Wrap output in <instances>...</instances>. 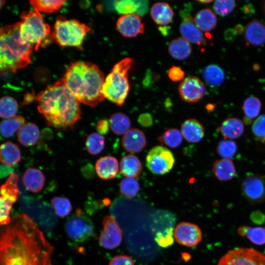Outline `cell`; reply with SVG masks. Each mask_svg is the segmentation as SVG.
<instances>
[{
    "mask_svg": "<svg viewBox=\"0 0 265 265\" xmlns=\"http://www.w3.org/2000/svg\"><path fill=\"white\" fill-rule=\"evenodd\" d=\"M120 191L125 197L131 199L135 197L139 190V184L133 178H124L120 183Z\"/></svg>",
    "mask_w": 265,
    "mask_h": 265,
    "instance_id": "b9f144b4",
    "label": "cell"
},
{
    "mask_svg": "<svg viewBox=\"0 0 265 265\" xmlns=\"http://www.w3.org/2000/svg\"><path fill=\"white\" fill-rule=\"evenodd\" d=\"M158 140L162 145L175 148L182 143L183 137L181 132L178 129L169 128L158 137Z\"/></svg>",
    "mask_w": 265,
    "mask_h": 265,
    "instance_id": "d590c367",
    "label": "cell"
},
{
    "mask_svg": "<svg viewBox=\"0 0 265 265\" xmlns=\"http://www.w3.org/2000/svg\"><path fill=\"white\" fill-rule=\"evenodd\" d=\"M175 159L172 152L165 147L157 146L149 151L146 158L148 169L153 174L163 175L172 168Z\"/></svg>",
    "mask_w": 265,
    "mask_h": 265,
    "instance_id": "9c48e42d",
    "label": "cell"
},
{
    "mask_svg": "<svg viewBox=\"0 0 265 265\" xmlns=\"http://www.w3.org/2000/svg\"><path fill=\"white\" fill-rule=\"evenodd\" d=\"M91 28L74 19L58 16L52 32V39L62 47H80Z\"/></svg>",
    "mask_w": 265,
    "mask_h": 265,
    "instance_id": "52a82bcc",
    "label": "cell"
},
{
    "mask_svg": "<svg viewBox=\"0 0 265 265\" xmlns=\"http://www.w3.org/2000/svg\"><path fill=\"white\" fill-rule=\"evenodd\" d=\"M45 178L43 172L36 168L27 169L23 176V183L25 188L33 193L41 191L45 185Z\"/></svg>",
    "mask_w": 265,
    "mask_h": 265,
    "instance_id": "44dd1931",
    "label": "cell"
},
{
    "mask_svg": "<svg viewBox=\"0 0 265 265\" xmlns=\"http://www.w3.org/2000/svg\"><path fill=\"white\" fill-rule=\"evenodd\" d=\"M168 51L173 58L183 60L190 55L192 48L190 44L183 38H177L170 42Z\"/></svg>",
    "mask_w": 265,
    "mask_h": 265,
    "instance_id": "83f0119b",
    "label": "cell"
},
{
    "mask_svg": "<svg viewBox=\"0 0 265 265\" xmlns=\"http://www.w3.org/2000/svg\"><path fill=\"white\" fill-rule=\"evenodd\" d=\"M218 129L225 138L235 139L240 137L243 134L244 125L238 118H228L221 123Z\"/></svg>",
    "mask_w": 265,
    "mask_h": 265,
    "instance_id": "cb8c5ba5",
    "label": "cell"
},
{
    "mask_svg": "<svg viewBox=\"0 0 265 265\" xmlns=\"http://www.w3.org/2000/svg\"><path fill=\"white\" fill-rule=\"evenodd\" d=\"M197 1L202 3H209L212 2L213 0H198Z\"/></svg>",
    "mask_w": 265,
    "mask_h": 265,
    "instance_id": "f5cc1de1",
    "label": "cell"
},
{
    "mask_svg": "<svg viewBox=\"0 0 265 265\" xmlns=\"http://www.w3.org/2000/svg\"><path fill=\"white\" fill-rule=\"evenodd\" d=\"M133 63L132 58L126 57L113 66L102 86L101 92L105 99L119 106H123L130 91L128 72Z\"/></svg>",
    "mask_w": 265,
    "mask_h": 265,
    "instance_id": "5b68a950",
    "label": "cell"
},
{
    "mask_svg": "<svg viewBox=\"0 0 265 265\" xmlns=\"http://www.w3.org/2000/svg\"><path fill=\"white\" fill-rule=\"evenodd\" d=\"M238 147L237 144L231 140H222L218 143L216 151L224 159H230L237 153Z\"/></svg>",
    "mask_w": 265,
    "mask_h": 265,
    "instance_id": "7bdbcfd3",
    "label": "cell"
},
{
    "mask_svg": "<svg viewBox=\"0 0 265 265\" xmlns=\"http://www.w3.org/2000/svg\"><path fill=\"white\" fill-rule=\"evenodd\" d=\"M181 132L186 141L196 143L200 142L204 137L205 129L199 121L194 118H189L182 124Z\"/></svg>",
    "mask_w": 265,
    "mask_h": 265,
    "instance_id": "ffe728a7",
    "label": "cell"
},
{
    "mask_svg": "<svg viewBox=\"0 0 265 265\" xmlns=\"http://www.w3.org/2000/svg\"><path fill=\"white\" fill-rule=\"evenodd\" d=\"M51 203L57 215L64 217L68 216L72 210L70 200L66 197L55 196L52 198Z\"/></svg>",
    "mask_w": 265,
    "mask_h": 265,
    "instance_id": "60d3db41",
    "label": "cell"
},
{
    "mask_svg": "<svg viewBox=\"0 0 265 265\" xmlns=\"http://www.w3.org/2000/svg\"><path fill=\"white\" fill-rule=\"evenodd\" d=\"M13 204L0 196V226L8 225L10 221V213Z\"/></svg>",
    "mask_w": 265,
    "mask_h": 265,
    "instance_id": "bcb514c9",
    "label": "cell"
},
{
    "mask_svg": "<svg viewBox=\"0 0 265 265\" xmlns=\"http://www.w3.org/2000/svg\"><path fill=\"white\" fill-rule=\"evenodd\" d=\"M108 121L111 130L117 135H124L130 129L131 120L124 113L116 112L111 115Z\"/></svg>",
    "mask_w": 265,
    "mask_h": 265,
    "instance_id": "4dcf8cb0",
    "label": "cell"
},
{
    "mask_svg": "<svg viewBox=\"0 0 265 265\" xmlns=\"http://www.w3.org/2000/svg\"><path fill=\"white\" fill-rule=\"evenodd\" d=\"M147 144V140L144 132L137 128L130 129L123 136L122 145L128 152L139 153Z\"/></svg>",
    "mask_w": 265,
    "mask_h": 265,
    "instance_id": "2e32d148",
    "label": "cell"
},
{
    "mask_svg": "<svg viewBox=\"0 0 265 265\" xmlns=\"http://www.w3.org/2000/svg\"><path fill=\"white\" fill-rule=\"evenodd\" d=\"M103 226L99 238L100 245L107 249L117 247L122 240V231L115 218L111 215L105 216Z\"/></svg>",
    "mask_w": 265,
    "mask_h": 265,
    "instance_id": "8fae6325",
    "label": "cell"
},
{
    "mask_svg": "<svg viewBox=\"0 0 265 265\" xmlns=\"http://www.w3.org/2000/svg\"><path fill=\"white\" fill-rule=\"evenodd\" d=\"M29 2L34 9L39 12L52 13L59 10L64 4L65 1L62 0H30Z\"/></svg>",
    "mask_w": 265,
    "mask_h": 265,
    "instance_id": "8d00e7d4",
    "label": "cell"
},
{
    "mask_svg": "<svg viewBox=\"0 0 265 265\" xmlns=\"http://www.w3.org/2000/svg\"><path fill=\"white\" fill-rule=\"evenodd\" d=\"M63 79L79 103L94 107L105 100L101 92L104 74L96 64L83 61L72 62Z\"/></svg>",
    "mask_w": 265,
    "mask_h": 265,
    "instance_id": "3957f363",
    "label": "cell"
},
{
    "mask_svg": "<svg viewBox=\"0 0 265 265\" xmlns=\"http://www.w3.org/2000/svg\"><path fill=\"white\" fill-rule=\"evenodd\" d=\"M95 170L98 176L103 180L113 179L119 170L118 160L112 156L102 157L96 161Z\"/></svg>",
    "mask_w": 265,
    "mask_h": 265,
    "instance_id": "d6986e66",
    "label": "cell"
},
{
    "mask_svg": "<svg viewBox=\"0 0 265 265\" xmlns=\"http://www.w3.org/2000/svg\"><path fill=\"white\" fill-rule=\"evenodd\" d=\"M173 235L178 243L189 247L197 245L202 237L201 230L197 225L186 222L177 225Z\"/></svg>",
    "mask_w": 265,
    "mask_h": 265,
    "instance_id": "5bb4252c",
    "label": "cell"
},
{
    "mask_svg": "<svg viewBox=\"0 0 265 265\" xmlns=\"http://www.w3.org/2000/svg\"><path fill=\"white\" fill-rule=\"evenodd\" d=\"M108 265H134L132 258L128 256L120 255L114 256Z\"/></svg>",
    "mask_w": 265,
    "mask_h": 265,
    "instance_id": "c3c4849f",
    "label": "cell"
},
{
    "mask_svg": "<svg viewBox=\"0 0 265 265\" xmlns=\"http://www.w3.org/2000/svg\"><path fill=\"white\" fill-rule=\"evenodd\" d=\"M218 265H265V256L252 248H238L222 257Z\"/></svg>",
    "mask_w": 265,
    "mask_h": 265,
    "instance_id": "30bf717a",
    "label": "cell"
},
{
    "mask_svg": "<svg viewBox=\"0 0 265 265\" xmlns=\"http://www.w3.org/2000/svg\"><path fill=\"white\" fill-rule=\"evenodd\" d=\"M264 10H265V4H264Z\"/></svg>",
    "mask_w": 265,
    "mask_h": 265,
    "instance_id": "11a10c76",
    "label": "cell"
},
{
    "mask_svg": "<svg viewBox=\"0 0 265 265\" xmlns=\"http://www.w3.org/2000/svg\"><path fill=\"white\" fill-rule=\"evenodd\" d=\"M33 98H34L33 96L30 94L26 95L24 98L23 104L26 105V104H28L29 103L31 102L33 100Z\"/></svg>",
    "mask_w": 265,
    "mask_h": 265,
    "instance_id": "816d5d0a",
    "label": "cell"
},
{
    "mask_svg": "<svg viewBox=\"0 0 265 265\" xmlns=\"http://www.w3.org/2000/svg\"><path fill=\"white\" fill-rule=\"evenodd\" d=\"M116 10L120 14H140L145 7L144 0H122L115 1L114 4Z\"/></svg>",
    "mask_w": 265,
    "mask_h": 265,
    "instance_id": "d6a6232c",
    "label": "cell"
},
{
    "mask_svg": "<svg viewBox=\"0 0 265 265\" xmlns=\"http://www.w3.org/2000/svg\"><path fill=\"white\" fill-rule=\"evenodd\" d=\"M18 105L16 100L9 96L0 99V117L9 119L16 116Z\"/></svg>",
    "mask_w": 265,
    "mask_h": 265,
    "instance_id": "74e56055",
    "label": "cell"
},
{
    "mask_svg": "<svg viewBox=\"0 0 265 265\" xmlns=\"http://www.w3.org/2000/svg\"><path fill=\"white\" fill-rule=\"evenodd\" d=\"M120 167L123 176L133 179L139 177L143 168L139 159L132 154L127 155L122 158Z\"/></svg>",
    "mask_w": 265,
    "mask_h": 265,
    "instance_id": "484cf974",
    "label": "cell"
},
{
    "mask_svg": "<svg viewBox=\"0 0 265 265\" xmlns=\"http://www.w3.org/2000/svg\"><path fill=\"white\" fill-rule=\"evenodd\" d=\"M169 79L173 82H179L184 80L185 72L179 67L172 66L167 73Z\"/></svg>",
    "mask_w": 265,
    "mask_h": 265,
    "instance_id": "7dc6e473",
    "label": "cell"
},
{
    "mask_svg": "<svg viewBox=\"0 0 265 265\" xmlns=\"http://www.w3.org/2000/svg\"><path fill=\"white\" fill-rule=\"evenodd\" d=\"M5 2V0H0V9L2 7Z\"/></svg>",
    "mask_w": 265,
    "mask_h": 265,
    "instance_id": "db71d44e",
    "label": "cell"
},
{
    "mask_svg": "<svg viewBox=\"0 0 265 265\" xmlns=\"http://www.w3.org/2000/svg\"><path fill=\"white\" fill-rule=\"evenodd\" d=\"M138 121L142 127H148L153 124V118L149 113H142L139 115Z\"/></svg>",
    "mask_w": 265,
    "mask_h": 265,
    "instance_id": "f907efd6",
    "label": "cell"
},
{
    "mask_svg": "<svg viewBox=\"0 0 265 265\" xmlns=\"http://www.w3.org/2000/svg\"><path fill=\"white\" fill-rule=\"evenodd\" d=\"M202 76L207 83L213 86L221 85L225 79L223 71L215 64H211L205 67L203 70Z\"/></svg>",
    "mask_w": 265,
    "mask_h": 265,
    "instance_id": "836d02e7",
    "label": "cell"
},
{
    "mask_svg": "<svg viewBox=\"0 0 265 265\" xmlns=\"http://www.w3.org/2000/svg\"><path fill=\"white\" fill-rule=\"evenodd\" d=\"M20 33L22 38L38 51L53 39L50 26L40 13L35 9L23 11L20 15Z\"/></svg>",
    "mask_w": 265,
    "mask_h": 265,
    "instance_id": "8992f818",
    "label": "cell"
},
{
    "mask_svg": "<svg viewBox=\"0 0 265 265\" xmlns=\"http://www.w3.org/2000/svg\"><path fill=\"white\" fill-rule=\"evenodd\" d=\"M109 122L106 119H101L98 121L96 125V129L99 134H106L109 129Z\"/></svg>",
    "mask_w": 265,
    "mask_h": 265,
    "instance_id": "681fc988",
    "label": "cell"
},
{
    "mask_svg": "<svg viewBox=\"0 0 265 265\" xmlns=\"http://www.w3.org/2000/svg\"><path fill=\"white\" fill-rule=\"evenodd\" d=\"M25 123V118L21 115L3 120L0 123V133L4 137H10L18 132Z\"/></svg>",
    "mask_w": 265,
    "mask_h": 265,
    "instance_id": "1f68e13d",
    "label": "cell"
},
{
    "mask_svg": "<svg viewBox=\"0 0 265 265\" xmlns=\"http://www.w3.org/2000/svg\"><path fill=\"white\" fill-rule=\"evenodd\" d=\"M242 108L245 114L244 117L252 121L260 113L261 101L255 96H250L245 100Z\"/></svg>",
    "mask_w": 265,
    "mask_h": 265,
    "instance_id": "ab89813d",
    "label": "cell"
},
{
    "mask_svg": "<svg viewBox=\"0 0 265 265\" xmlns=\"http://www.w3.org/2000/svg\"><path fill=\"white\" fill-rule=\"evenodd\" d=\"M19 142L23 146L30 147L34 145L40 137V131L37 126L31 122L25 124L17 132Z\"/></svg>",
    "mask_w": 265,
    "mask_h": 265,
    "instance_id": "4316f807",
    "label": "cell"
},
{
    "mask_svg": "<svg viewBox=\"0 0 265 265\" xmlns=\"http://www.w3.org/2000/svg\"><path fill=\"white\" fill-rule=\"evenodd\" d=\"M65 228L69 238L78 242L88 239L93 235L94 230L92 221L80 209H77L75 213L69 218Z\"/></svg>",
    "mask_w": 265,
    "mask_h": 265,
    "instance_id": "ba28073f",
    "label": "cell"
},
{
    "mask_svg": "<svg viewBox=\"0 0 265 265\" xmlns=\"http://www.w3.org/2000/svg\"><path fill=\"white\" fill-rule=\"evenodd\" d=\"M212 170L216 178L221 181L232 180L236 171L233 161L229 159H216L213 162Z\"/></svg>",
    "mask_w": 265,
    "mask_h": 265,
    "instance_id": "d4e9b609",
    "label": "cell"
},
{
    "mask_svg": "<svg viewBox=\"0 0 265 265\" xmlns=\"http://www.w3.org/2000/svg\"><path fill=\"white\" fill-rule=\"evenodd\" d=\"M179 30L183 38L189 43L205 45L206 39L201 31L195 25L191 16L184 17L180 25Z\"/></svg>",
    "mask_w": 265,
    "mask_h": 265,
    "instance_id": "e0dca14e",
    "label": "cell"
},
{
    "mask_svg": "<svg viewBox=\"0 0 265 265\" xmlns=\"http://www.w3.org/2000/svg\"><path fill=\"white\" fill-rule=\"evenodd\" d=\"M53 246L27 215L12 217L0 232V265H52Z\"/></svg>",
    "mask_w": 265,
    "mask_h": 265,
    "instance_id": "6da1fadb",
    "label": "cell"
},
{
    "mask_svg": "<svg viewBox=\"0 0 265 265\" xmlns=\"http://www.w3.org/2000/svg\"><path fill=\"white\" fill-rule=\"evenodd\" d=\"M243 195L249 201L258 203L265 201V177L249 174L241 184Z\"/></svg>",
    "mask_w": 265,
    "mask_h": 265,
    "instance_id": "7c38bea8",
    "label": "cell"
},
{
    "mask_svg": "<svg viewBox=\"0 0 265 265\" xmlns=\"http://www.w3.org/2000/svg\"><path fill=\"white\" fill-rule=\"evenodd\" d=\"M20 22L0 28V75L15 73L31 62L32 47L20 35Z\"/></svg>",
    "mask_w": 265,
    "mask_h": 265,
    "instance_id": "277c9868",
    "label": "cell"
},
{
    "mask_svg": "<svg viewBox=\"0 0 265 265\" xmlns=\"http://www.w3.org/2000/svg\"><path fill=\"white\" fill-rule=\"evenodd\" d=\"M193 21L197 27L203 32L212 30L217 24V18L215 14L209 8L203 9L198 11Z\"/></svg>",
    "mask_w": 265,
    "mask_h": 265,
    "instance_id": "f1b7e54d",
    "label": "cell"
},
{
    "mask_svg": "<svg viewBox=\"0 0 265 265\" xmlns=\"http://www.w3.org/2000/svg\"><path fill=\"white\" fill-rule=\"evenodd\" d=\"M21 153L18 145L6 141L0 145V162L7 166H13L21 160Z\"/></svg>",
    "mask_w": 265,
    "mask_h": 265,
    "instance_id": "603a6c76",
    "label": "cell"
},
{
    "mask_svg": "<svg viewBox=\"0 0 265 265\" xmlns=\"http://www.w3.org/2000/svg\"><path fill=\"white\" fill-rule=\"evenodd\" d=\"M151 16L154 22L159 26H166L173 20L174 11L168 3L158 2L151 8Z\"/></svg>",
    "mask_w": 265,
    "mask_h": 265,
    "instance_id": "7402d4cb",
    "label": "cell"
},
{
    "mask_svg": "<svg viewBox=\"0 0 265 265\" xmlns=\"http://www.w3.org/2000/svg\"><path fill=\"white\" fill-rule=\"evenodd\" d=\"M105 140L103 136L98 132L90 134L85 141L87 152L91 155L99 154L104 149Z\"/></svg>",
    "mask_w": 265,
    "mask_h": 265,
    "instance_id": "f35d334b",
    "label": "cell"
},
{
    "mask_svg": "<svg viewBox=\"0 0 265 265\" xmlns=\"http://www.w3.org/2000/svg\"><path fill=\"white\" fill-rule=\"evenodd\" d=\"M178 91L183 101L194 103L198 102L204 97L206 89L204 84L198 78L189 76L181 81Z\"/></svg>",
    "mask_w": 265,
    "mask_h": 265,
    "instance_id": "4fadbf2b",
    "label": "cell"
},
{
    "mask_svg": "<svg viewBox=\"0 0 265 265\" xmlns=\"http://www.w3.org/2000/svg\"><path fill=\"white\" fill-rule=\"evenodd\" d=\"M38 112L47 124L58 129L72 128L81 118L80 103L61 79L35 97Z\"/></svg>",
    "mask_w": 265,
    "mask_h": 265,
    "instance_id": "7a4b0ae2",
    "label": "cell"
},
{
    "mask_svg": "<svg viewBox=\"0 0 265 265\" xmlns=\"http://www.w3.org/2000/svg\"><path fill=\"white\" fill-rule=\"evenodd\" d=\"M243 36L249 45L258 46L265 43V25L258 20L249 22L245 26Z\"/></svg>",
    "mask_w": 265,
    "mask_h": 265,
    "instance_id": "ac0fdd59",
    "label": "cell"
},
{
    "mask_svg": "<svg viewBox=\"0 0 265 265\" xmlns=\"http://www.w3.org/2000/svg\"><path fill=\"white\" fill-rule=\"evenodd\" d=\"M238 233L240 236L246 237L254 244H265V229L263 227L243 226L238 229Z\"/></svg>",
    "mask_w": 265,
    "mask_h": 265,
    "instance_id": "e575fe53",
    "label": "cell"
},
{
    "mask_svg": "<svg viewBox=\"0 0 265 265\" xmlns=\"http://www.w3.org/2000/svg\"><path fill=\"white\" fill-rule=\"evenodd\" d=\"M235 6V0H218L214 1L213 9L217 14L221 16H225L232 12Z\"/></svg>",
    "mask_w": 265,
    "mask_h": 265,
    "instance_id": "ee69618b",
    "label": "cell"
},
{
    "mask_svg": "<svg viewBox=\"0 0 265 265\" xmlns=\"http://www.w3.org/2000/svg\"><path fill=\"white\" fill-rule=\"evenodd\" d=\"M116 28L124 37L133 38L144 32V25L140 17L132 13L122 15L116 22Z\"/></svg>",
    "mask_w": 265,
    "mask_h": 265,
    "instance_id": "9a60e30c",
    "label": "cell"
},
{
    "mask_svg": "<svg viewBox=\"0 0 265 265\" xmlns=\"http://www.w3.org/2000/svg\"><path fill=\"white\" fill-rule=\"evenodd\" d=\"M252 131L254 137L262 143H265V114H262L254 122Z\"/></svg>",
    "mask_w": 265,
    "mask_h": 265,
    "instance_id": "f6af8a7d",
    "label": "cell"
},
{
    "mask_svg": "<svg viewBox=\"0 0 265 265\" xmlns=\"http://www.w3.org/2000/svg\"><path fill=\"white\" fill-rule=\"evenodd\" d=\"M18 180L17 174L12 172L0 187L1 196L13 204L17 200L20 195V190L17 186Z\"/></svg>",
    "mask_w": 265,
    "mask_h": 265,
    "instance_id": "f546056e",
    "label": "cell"
}]
</instances>
